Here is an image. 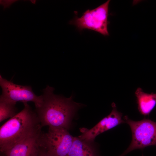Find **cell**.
Instances as JSON below:
<instances>
[{
  "label": "cell",
  "instance_id": "6da1fadb",
  "mask_svg": "<svg viewBox=\"0 0 156 156\" xmlns=\"http://www.w3.org/2000/svg\"><path fill=\"white\" fill-rule=\"evenodd\" d=\"M54 90L48 85L43 89L42 103L35 110L42 127L48 126L68 130L73 118L83 104L74 101L72 95L67 98L55 94Z\"/></svg>",
  "mask_w": 156,
  "mask_h": 156
},
{
  "label": "cell",
  "instance_id": "7a4b0ae2",
  "mask_svg": "<svg viewBox=\"0 0 156 156\" xmlns=\"http://www.w3.org/2000/svg\"><path fill=\"white\" fill-rule=\"evenodd\" d=\"M23 104V109L0 127V153L42 132V127L35 110L27 102Z\"/></svg>",
  "mask_w": 156,
  "mask_h": 156
},
{
  "label": "cell",
  "instance_id": "3957f363",
  "mask_svg": "<svg viewBox=\"0 0 156 156\" xmlns=\"http://www.w3.org/2000/svg\"><path fill=\"white\" fill-rule=\"evenodd\" d=\"M47 132L40 134L39 147L51 156H66L74 137L62 127H49Z\"/></svg>",
  "mask_w": 156,
  "mask_h": 156
},
{
  "label": "cell",
  "instance_id": "277c9868",
  "mask_svg": "<svg viewBox=\"0 0 156 156\" xmlns=\"http://www.w3.org/2000/svg\"><path fill=\"white\" fill-rule=\"evenodd\" d=\"M123 119L131 128L132 139L127 149L119 156H125L135 149H142L149 146H156V122L145 118L134 121L127 116Z\"/></svg>",
  "mask_w": 156,
  "mask_h": 156
},
{
  "label": "cell",
  "instance_id": "5b68a950",
  "mask_svg": "<svg viewBox=\"0 0 156 156\" xmlns=\"http://www.w3.org/2000/svg\"><path fill=\"white\" fill-rule=\"evenodd\" d=\"M110 0L92 10L88 9L80 17L76 16L69 23L81 31L88 29L97 32L104 36H108V30L109 5Z\"/></svg>",
  "mask_w": 156,
  "mask_h": 156
},
{
  "label": "cell",
  "instance_id": "8992f818",
  "mask_svg": "<svg viewBox=\"0 0 156 156\" xmlns=\"http://www.w3.org/2000/svg\"><path fill=\"white\" fill-rule=\"evenodd\" d=\"M0 86L2 93L0 99L23 103L28 102L34 103L35 107H39L42 101V96L36 95L29 86L16 84L3 78L0 75Z\"/></svg>",
  "mask_w": 156,
  "mask_h": 156
},
{
  "label": "cell",
  "instance_id": "52a82bcc",
  "mask_svg": "<svg viewBox=\"0 0 156 156\" xmlns=\"http://www.w3.org/2000/svg\"><path fill=\"white\" fill-rule=\"evenodd\" d=\"M112 109L110 114L90 129H82L81 134L79 136L81 139L93 142L96 137L100 134L125 122L122 119V114L118 112L115 104H112Z\"/></svg>",
  "mask_w": 156,
  "mask_h": 156
},
{
  "label": "cell",
  "instance_id": "ba28073f",
  "mask_svg": "<svg viewBox=\"0 0 156 156\" xmlns=\"http://www.w3.org/2000/svg\"><path fill=\"white\" fill-rule=\"evenodd\" d=\"M40 134L26 139L9 149L1 152V156H38Z\"/></svg>",
  "mask_w": 156,
  "mask_h": 156
},
{
  "label": "cell",
  "instance_id": "9c48e42d",
  "mask_svg": "<svg viewBox=\"0 0 156 156\" xmlns=\"http://www.w3.org/2000/svg\"><path fill=\"white\" fill-rule=\"evenodd\" d=\"M66 156H101L97 147L93 142L75 137Z\"/></svg>",
  "mask_w": 156,
  "mask_h": 156
},
{
  "label": "cell",
  "instance_id": "30bf717a",
  "mask_svg": "<svg viewBox=\"0 0 156 156\" xmlns=\"http://www.w3.org/2000/svg\"><path fill=\"white\" fill-rule=\"evenodd\" d=\"M135 94L140 113L145 116L149 115L156 105V93L144 92L141 88L139 87L136 89Z\"/></svg>",
  "mask_w": 156,
  "mask_h": 156
},
{
  "label": "cell",
  "instance_id": "8fae6325",
  "mask_svg": "<svg viewBox=\"0 0 156 156\" xmlns=\"http://www.w3.org/2000/svg\"><path fill=\"white\" fill-rule=\"evenodd\" d=\"M16 103L0 99V122L8 118H11L18 113Z\"/></svg>",
  "mask_w": 156,
  "mask_h": 156
},
{
  "label": "cell",
  "instance_id": "7c38bea8",
  "mask_svg": "<svg viewBox=\"0 0 156 156\" xmlns=\"http://www.w3.org/2000/svg\"><path fill=\"white\" fill-rule=\"evenodd\" d=\"M16 0H0V4L3 5L4 9L8 8Z\"/></svg>",
  "mask_w": 156,
  "mask_h": 156
},
{
  "label": "cell",
  "instance_id": "4fadbf2b",
  "mask_svg": "<svg viewBox=\"0 0 156 156\" xmlns=\"http://www.w3.org/2000/svg\"><path fill=\"white\" fill-rule=\"evenodd\" d=\"M38 156H51L48 154L43 149L40 147Z\"/></svg>",
  "mask_w": 156,
  "mask_h": 156
},
{
  "label": "cell",
  "instance_id": "5bb4252c",
  "mask_svg": "<svg viewBox=\"0 0 156 156\" xmlns=\"http://www.w3.org/2000/svg\"><path fill=\"white\" fill-rule=\"evenodd\" d=\"M30 2L33 4H35L36 2V0H30Z\"/></svg>",
  "mask_w": 156,
  "mask_h": 156
},
{
  "label": "cell",
  "instance_id": "9a60e30c",
  "mask_svg": "<svg viewBox=\"0 0 156 156\" xmlns=\"http://www.w3.org/2000/svg\"><path fill=\"white\" fill-rule=\"evenodd\" d=\"M142 156H144V155H142Z\"/></svg>",
  "mask_w": 156,
  "mask_h": 156
}]
</instances>
